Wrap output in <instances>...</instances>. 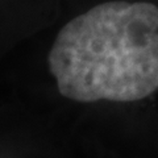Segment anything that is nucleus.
I'll use <instances>...</instances> for the list:
<instances>
[{"label":"nucleus","mask_w":158,"mask_h":158,"mask_svg":"<svg viewBox=\"0 0 158 158\" xmlns=\"http://www.w3.org/2000/svg\"><path fill=\"white\" fill-rule=\"evenodd\" d=\"M58 91L74 102H137L158 90V7L107 2L70 20L48 56Z\"/></svg>","instance_id":"obj_1"}]
</instances>
